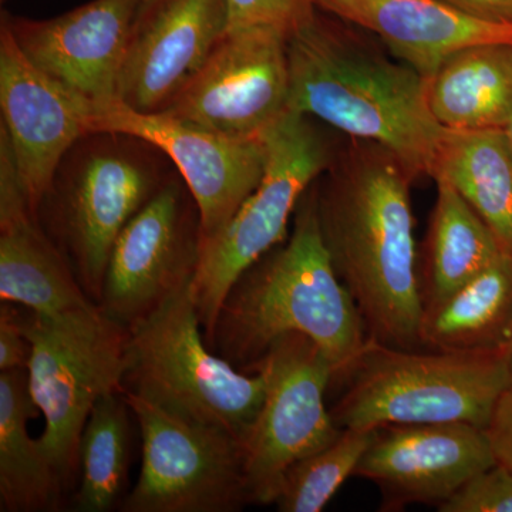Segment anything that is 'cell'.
<instances>
[{"mask_svg": "<svg viewBox=\"0 0 512 512\" xmlns=\"http://www.w3.org/2000/svg\"><path fill=\"white\" fill-rule=\"evenodd\" d=\"M505 136H507L508 143H510V146L512 148V116L511 119L508 120V123L505 124V127L503 128Z\"/></svg>", "mask_w": 512, "mask_h": 512, "instance_id": "33", "label": "cell"}, {"mask_svg": "<svg viewBox=\"0 0 512 512\" xmlns=\"http://www.w3.org/2000/svg\"><path fill=\"white\" fill-rule=\"evenodd\" d=\"M288 33L227 30L190 84L163 113L232 138H261L289 111Z\"/></svg>", "mask_w": 512, "mask_h": 512, "instance_id": "12", "label": "cell"}, {"mask_svg": "<svg viewBox=\"0 0 512 512\" xmlns=\"http://www.w3.org/2000/svg\"><path fill=\"white\" fill-rule=\"evenodd\" d=\"M0 298L42 318L87 311L94 303L40 224L0 131Z\"/></svg>", "mask_w": 512, "mask_h": 512, "instance_id": "18", "label": "cell"}, {"mask_svg": "<svg viewBox=\"0 0 512 512\" xmlns=\"http://www.w3.org/2000/svg\"><path fill=\"white\" fill-rule=\"evenodd\" d=\"M340 22L375 35L396 59L429 82L458 49L477 43H512V26L493 25L458 12L443 0H313Z\"/></svg>", "mask_w": 512, "mask_h": 512, "instance_id": "19", "label": "cell"}, {"mask_svg": "<svg viewBox=\"0 0 512 512\" xmlns=\"http://www.w3.org/2000/svg\"><path fill=\"white\" fill-rule=\"evenodd\" d=\"M126 397L104 394L94 404L79 441V512H109L123 503L131 456V429Z\"/></svg>", "mask_w": 512, "mask_h": 512, "instance_id": "25", "label": "cell"}, {"mask_svg": "<svg viewBox=\"0 0 512 512\" xmlns=\"http://www.w3.org/2000/svg\"><path fill=\"white\" fill-rule=\"evenodd\" d=\"M484 429L468 423L390 424L376 429L355 471L382 494L380 510L439 508L471 478L495 466Z\"/></svg>", "mask_w": 512, "mask_h": 512, "instance_id": "15", "label": "cell"}, {"mask_svg": "<svg viewBox=\"0 0 512 512\" xmlns=\"http://www.w3.org/2000/svg\"><path fill=\"white\" fill-rule=\"evenodd\" d=\"M431 178L453 185L512 256V148L503 128L446 130Z\"/></svg>", "mask_w": 512, "mask_h": 512, "instance_id": "24", "label": "cell"}, {"mask_svg": "<svg viewBox=\"0 0 512 512\" xmlns=\"http://www.w3.org/2000/svg\"><path fill=\"white\" fill-rule=\"evenodd\" d=\"M510 357H511V377H512V336H511V342H510Z\"/></svg>", "mask_w": 512, "mask_h": 512, "instance_id": "34", "label": "cell"}, {"mask_svg": "<svg viewBox=\"0 0 512 512\" xmlns=\"http://www.w3.org/2000/svg\"><path fill=\"white\" fill-rule=\"evenodd\" d=\"M512 256L504 254L443 301L424 306L420 346L483 352L510 346Z\"/></svg>", "mask_w": 512, "mask_h": 512, "instance_id": "22", "label": "cell"}, {"mask_svg": "<svg viewBox=\"0 0 512 512\" xmlns=\"http://www.w3.org/2000/svg\"><path fill=\"white\" fill-rule=\"evenodd\" d=\"M123 394L140 427L143 463L121 511L235 512L251 505L237 437Z\"/></svg>", "mask_w": 512, "mask_h": 512, "instance_id": "10", "label": "cell"}, {"mask_svg": "<svg viewBox=\"0 0 512 512\" xmlns=\"http://www.w3.org/2000/svg\"><path fill=\"white\" fill-rule=\"evenodd\" d=\"M22 326L30 393L46 420L40 440L67 481L79 470L80 436L94 404L121 392L130 329L99 305L62 318L29 311Z\"/></svg>", "mask_w": 512, "mask_h": 512, "instance_id": "8", "label": "cell"}, {"mask_svg": "<svg viewBox=\"0 0 512 512\" xmlns=\"http://www.w3.org/2000/svg\"><path fill=\"white\" fill-rule=\"evenodd\" d=\"M143 0H92L52 19L2 13L23 55L67 92L92 106L119 100L121 70Z\"/></svg>", "mask_w": 512, "mask_h": 512, "instance_id": "14", "label": "cell"}, {"mask_svg": "<svg viewBox=\"0 0 512 512\" xmlns=\"http://www.w3.org/2000/svg\"><path fill=\"white\" fill-rule=\"evenodd\" d=\"M201 245L200 211L177 171L114 242L99 308L130 329L194 279Z\"/></svg>", "mask_w": 512, "mask_h": 512, "instance_id": "11", "label": "cell"}, {"mask_svg": "<svg viewBox=\"0 0 512 512\" xmlns=\"http://www.w3.org/2000/svg\"><path fill=\"white\" fill-rule=\"evenodd\" d=\"M30 345L23 332L22 315L10 302L0 308V372L28 369Z\"/></svg>", "mask_w": 512, "mask_h": 512, "instance_id": "29", "label": "cell"}, {"mask_svg": "<svg viewBox=\"0 0 512 512\" xmlns=\"http://www.w3.org/2000/svg\"><path fill=\"white\" fill-rule=\"evenodd\" d=\"M315 8L313 0H227V30L265 28L291 35Z\"/></svg>", "mask_w": 512, "mask_h": 512, "instance_id": "27", "label": "cell"}, {"mask_svg": "<svg viewBox=\"0 0 512 512\" xmlns=\"http://www.w3.org/2000/svg\"><path fill=\"white\" fill-rule=\"evenodd\" d=\"M90 128L143 138L170 158L200 211L202 245L220 234L264 175L262 137L222 136L165 114L138 113L119 100L93 106Z\"/></svg>", "mask_w": 512, "mask_h": 512, "instance_id": "13", "label": "cell"}, {"mask_svg": "<svg viewBox=\"0 0 512 512\" xmlns=\"http://www.w3.org/2000/svg\"><path fill=\"white\" fill-rule=\"evenodd\" d=\"M29 387L28 369L0 372V510H59L63 480L42 440L28 431L39 414Z\"/></svg>", "mask_w": 512, "mask_h": 512, "instance_id": "21", "label": "cell"}, {"mask_svg": "<svg viewBox=\"0 0 512 512\" xmlns=\"http://www.w3.org/2000/svg\"><path fill=\"white\" fill-rule=\"evenodd\" d=\"M330 409L340 429L468 423L485 429L512 383L510 346L483 352L402 349L370 339Z\"/></svg>", "mask_w": 512, "mask_h": 512, "instance_id": "5", "label": "cell"}, {"mask_svg": "<svg viewBox=\"0 0 512 512\" xmlns=\"http://www.w3.org/2000/svg\"><path fill=\"white\" fill-rule=\"evenodd\" d=\"M315 183L296 207L288 239L231 286L207 340L215 355L241 372H254L276 340L301 333L328 357L333 383L346 382L369 343L323 241Z\"/></svg>", "mask_w": 512, "mask_h": 512, "instance_id": "2", "label": "cell"}, {"mask_svg": "<svg viewBox=\"0 0 512 512\" xmlns=\"http://www.w3.org/2000/svg\"><path fill=\"white\" fill-rule=\"evenodd\" d=\"M255 372L264 373L266 390L242 441L245 476L251 504L271 505L289 468L328 447L342 429L325 403L332 365L308 336L292 333L276 340Z\"/></svg>", "mask_w": 512, "mask_h": 512, "instance_id": "9", "label": "cell"}, {"mask_svg": "<svg viewBox=\"0 0 512 512\" xmlns=\"http://www.w3.org/2000/svg\"><path fill=\"white\" fill-rule=\"evenodd\" d=\"M484 431L495 463L512 473V383L498 397Z\"/></svg>", "mask_w": 512, "mask_h": 512, "instance_id": "30", "label": "cell"}, {"mask_svg": "<svg viewBox=\"0 0 512 512\" xmlns=\"http://www.w3.org/2000/svg\"><path fill=\"white\" fill-rule=\"evenodd\" d=\"M194 279L130 328L121 392L192 423L247 437L264 402V373L215 355L201 332Z\"/></svg>", "mask_w": 512, "mask_h": 512, "instance_id": "6", "label": "cell"}, {"mask_svg": "<svg viewBox=\"0 0 512 512\" xmlns=\"http://www.w3.org/2000/svg\"><path fill=\"white\" fill-rule=\"evenodd\" d=\"M170 158L143 138L97 131L64 156L37 218L99 305L111 249L124 227L167 183Z\"/></svg>", "mask_w": 512, "mask_h": 512, "instance_id": "4", "label": "cell"}, {"mask_svg": "<svg viewBox=\"0 0 512 512\" xmlns=\"http://www.w3.org/2000/svg\"><path fill=\"white\" fill-rule=\"evenodd\" d=\"M443 2L481 22L512 26V0H443Z\"/></svg>", "mask_w": 512, "mask_h": 512, "instance_id": "31", "label": "cell"}, {"mask_svg": "<svg viewBox=\"0 0 512 512\" xmlns=\"http://www.w3.org/2000/svg\"><path fill=\"white\" fill-rule=\"evenodd\" d=\"M227 29V0H168L138 22L120 74V103L138 113H163Z\"/></svg>", "mask_w": 512, "mask_h": 512, "instance_id": "17", "label": "cell"}, {"mask_svg": "<svg viewBox=\"0 0 512 512\" xmlns=\"http://www.w3.org/2000/svg\"><path fill=\"white\" fill-rule=\"evenodd\" d=\"M92 107L37 69L2 22L0 131L36 214L67 151L92 133Z\"/></svg>", "mask_w": 512, "mask_h": 512, "instance_id": "16", "label": "cell"}, {"mask_svg": "<svg viewBox=\"0 0 512 512\" xmlns=\"http://www.w3.org/2000/svg\"><path fill=\"white\" fill-rule=\"evenodd\" d=\"M376 430L342 429L328 447L289 468L276 507L281 512H319L338 494L375 439Z\"/></svg>", "mask_w": 512, "mask_h": 512, "instance_id": "26", "label": "cell"}, {"mask_svg": "<svg viewBox=\"0 0 512 512\" xmlns=\"http://www.w3.org/2000/svg\"><path fill=\"white\" fill-rule=\"evenodd\" d=\"M168 0H143V9H141L140 20L147 18L151 13L156 12L158 8L167 3Z\"/></svg>", "mask_w": 512, "mask_h": 512, "instance_id": "32", "label": "cell"}, {"mask_svg": "<svg viewBox=\"0 0 512 512\" xmlns=\"http://www.w3.org/2000/svg\"><path fill=\"white\" fill-rule=\"evenodd\" d=\"M440 512H512V473L503 466L488 468L471 478Z\"/></svg>", "mask_w": 512, "mask_h": 512, "instance_id": "28", "label": "cell"}, {"mask_svg": "<svg viewBox=\"0 0 512 512\" xmlns=\"http://www.w3.org/2000/svg\"><path fill=\"white\" fill-rule=\"evenodd\" d=\"M264 175L224 229L201 247L194 296L205 342L239 275L289 237V221L308 188L325 173L338 146L319 121L286 111L262 134Z\"/></svg>", "mask_w": 512, "mask_h": 512, "instance_id": "7", "label": "cell"}, {"mask_svg": "<svg viewBox=\"0 0 512 512\" xmlns=\"http://www.w3.org/2000/svg\"><path fill=\"white\" fill-rule=\"evenodd\" d=\"M413 181L389 150L352 138L315 183L320 231L333 268L369 338L390 348L421 349L424 306Z\"/></svg>", "mask_w": 512, "mask_h": 512, "instance_id": "1", "label": "cell"}, {"mask_svg": "<svg viewBox=\"0 0 512 512\" xmlns=\"http://www.w3.org/2000/svg\"><path fill=\"white\" fill-rule=\"evenodd\" d=\"M419 258L423 306L443 301L504 254L483 218L443 178Z\"/></svg>", "mask_w": 512, "mask_h": 512, "instance_id": "23", "label": "cell"}, {"mask_svg": "<svg viewBox=\"0 0 512 512\" xmlns=\"http://www.w3.org/2000/svg\"><path fill=\"white\" fill-rule=\"evenodd\" d=\"M434 119L446 130L504 128L512 116V43L458 49L427 82Z\"/></svg>", "mask_w": 512, "mask_h": 512, "instance_id": "20", "label": "cell"}, {"mask_svg": "<svg viewBox=\"0 0 512 512\" xmlns=\"http://www.w3.org/2000/svg\"><path fill=\"white\" fill-rule=\"evenodd\" d=\"M289 110L402 161L414 180L433 177L446 128L434 119L427 80L387 49L315 8L288 37Z\"/></svg>", "mask_w": 512, "mask_h": 512, "instance_id": "3", "label": "cell"}]
</instances>
